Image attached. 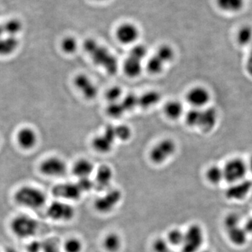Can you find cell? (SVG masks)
Listing matches in <instances>:
<instances>
[{
    "label": "cell",
    "instance_id": "6da1fadb",
    "mask_svg": "<svg viewBox=\"0 0 252 252\" xmlns=\"http://www.w3.org/2000/svg\"><path fill=\"white\" fill-rule=\"evenodd\" d=\"M84 49L90 56L94 64L100 66L110 74H114L118 69L117 60L105 47L100 45L94 39H86Z\"/></svg>",
    "mask_w": 252,
    "mask_h": 252
},
{
    "label": "cell",
    "instance_id": "7a4b0ae2",
    "mask_svg": "<svg viewBox=\"0 0 252 252\" xmlns=\"http://www.w3.org/2000/svg\"><path fill=\"white\" fill-rule=\"evenodd\" d=\"M218 121V114L216 109L207 108H193L185 115L186 124L191 127H198L203 132H209L215 128Z\"/></svg>",
    "mask_w": 252,
    "mask_h": 252
},
{
    "label": "cell",
    "instance_id": "3957f363",
    "mask_svg": "<svg viewBox=\"0 0 252 252\" xmlns=\"http://www.w3.org/2000/svg\"><path fill=\"white\" fill-rule=\"evenodd\" d=\"M14 200L18 205L26 208L39 210L45 205L46 195L36 187L23 186L15 192Z\"/></svg>",
    "mask_w": 252,
    "mask_h": 252
},
{
    "label": "cell",
    "instance_id": "277c9868",
    "mask_svg": "<svg viewBox=\"0 0 252 252\" xmlns=\"http://www.w3.org/2000/svg\"><path fill=\"white\" fill-rule=\"evenodd\" d=\"M205 242V232L201 225L193 223L184 231V239L181 245L182 252L201 251Z\"/></svg>",
    "mask_w": 252,
    "mask_h": 252
},
{
    "label": "cell",
    "instance_id": "5b68a950",
    "mask_svg": "<svg viewBox=\"0 0 252 252\" xmlns=\"http://www.w3.org/2000/svg\"><path fill=\"white\" fill-rule=\"evenodd\" d=\"M10 228L16 237L21 239L32 238L36 234L39 224L33 217L26 215H18L11 220Z\"/></svg>",
    "mask_w": 252,
    "mask_h": 252
},
{
    "label": "cell",
    "instance_id": "8992f818",
    "mask_svg": "<svg viewBox=\"0 0 252 252\" xmlns=\"http://www.w3.org/2000/svg\"><path fill=\"white\" fill-rule=\"evenodd\" d=\"M177 149L175 141L170 138L162 139L151 149L149 159L156 165H161L175 155Z\"/></svg>",
    "mask_w": 252,
    "mask_h": 252
},
{
    "label": "cell",
    "instance_id": "52a82bcc",
    "mask_svg": "<svg viewBox=\"0 0 252 252\" xmlns=\"http://www.w3.org/2000/svg\"><path fill=\"white\" fill-rule=\"evenodd\" d=\"M122 198V192L119 189H109L94 200V209L100 214L110 213L121 203Z\"/></svg>",
    "mask_w": 252,
    "mask_h": 252
},
{
    "label": "cell",
    "instance_id": "ba28073f",
    "mask_svg": "<svg viewBox=\"0 0 252 252\" xmlns=\"http://www.w3.org/2000/svg\"><path fill=\"white\" fill-rule=\"evenodd\" d=\"M223 171L224 180L228 183H236L245 180L248 171V164L240 158H234L225 163Z\"/></svg>",
    "mask_w": 252,
    "mask_h": 252
},
{
    "label": "cell",
    "instance_id": "9c48e42d",
    "mask_svg": "<svg viewBox=\"0 0 252 252\" xmlns=\"http://www.w3.org/2000/svg\"><path fill=\"white\" fill-rule=\"evenodd\" d=\"M75 209L71 204L61 200L53 202L46 210L50 220L56 221H69L75 216Z\"/></svg>",
    "mask_w": 252,
    "mask_h": 252
},
{
    "label": "cell",
    "instance_id": "30bf717a",
    "mask_svg": "<svg viewBox=\"0 0 252 252\" xmlns=\"http://www.w3.org/2000/svg\"><path fill=\"white\" fill-rule=\"evenodd\" d=\"M116 140L114 126H107L102 134L93 139L92 147L98 153L108 154L112 150Z\"/></svg>",
    "mask_w": 252,
    "mask_h": 252
},
{
    "label": "cell",
    "instance_id": "8fae6325",
    "mask_svg": "<svg viewBox=\"0 0 252 252\" xmlns=\"http://www.w3.org/2000/svg\"><path fill=\"white\" fill-rule=\"evenodd\" d=\"M39 170L42 175L46 177H62L67 172V165L61 158L49 157L41 162Z\"/></svg>",
    "mask_w": 252,
    "mask_h": 252
},
{
    "label": "cell",
    "instance_id": "7c38bea8",
    "mask_svg": "<svg viewBox=\"0 0 252 252\" xmlns=\"http://www.w3.org/2000/svg\"><path fill=\"white\" fill-rule=\"evenodd\" d=\"M74 85L76 89L87 100H93L97 97L98 89L92 79L85 74H78L74 78Z\"/></svg>",
    "mask_w": 252,
    "mask_h": 252
},
{
    "label": "cell",
    "instance_id": "4fadbf2b",
    "mask_svg": "<svg viewBox=\"0 0 252 252\" xmlns=\"http://www.w3.org/2000/svg\"><path fill=\"white\" fill-rule=\"evenodd\" d=\"M186 98L193 108L203 109L210 102L211 94L203 86H195L189 89Z\"/></svg>",
    "mask_w": 252,
    "mask_h": 252
},
{
    "label": "cell",
    "instance_id": "5bb4252c",
    "mask_svg": "<svg viewBox=\"0 0 252 252\" xmlns=\"http://www.w3.org/2000/svg\"><path fill=\"white\" fill-rule=\"evenodd\" d=\"M52 193L55 197L69 201H75L79 200L83 193L79 185L76 183H63L55 186L52 189Z\"/></svg>",
    "mask_w": 252,
    "mask_h": 252
},
{
    "label": "cell",
    "instance_id": "9a60e30c",
    "mask_svg": "<svg viewBox=\"0 0 252 252\" xmlns=\"http://www.w3.org/2000/svg\"><path fill=\"white\" fill-rule=\"evenodd\" d=\"M140 30L132 23H124L117 28L116 36L117 40L124 45L135 44L140 37Z\"/></svg>",
    "mask_w": 252,
    "mask_h": 252
},
{
    "label": "cell",
    "instance_id": "2e32d148",
    "mask_svg": "<svg viewBox=\"0 0 252 252\" xmlns=\"http://www.w3.org/2000/svg\"><path fill=\"white\" fill-rule=\"evenodd\" d=\"M95 177L94 180V189L99 192H104L112 188L114 171L110 166L102 165L94 172Z\"/></svg>",
    "mask_w": 252,
    "mask_h": 252
},
{
    "label": "cell",
    "instance_id": "e0dca14e",
    "mask_svg": "<svg viewBox=\"0 0 252 252\" xmlns=\"http://www.w3.org/2000/svg\"><path fill=\"white\" fill-rule=\"evenodd\" d=\"M252 189L251 181L243 180L232 184L225 191V196L229 200H240L248 196Z\"/></svg>",
    "mask_w": 252,
    "mask_h": 252
},
{
    "label": "cell",
    "instance_id": "ac0fdd59",
    "mask_svg": "<svg viewBox=\"0 0 252 252\" xmlns=\"http://www.w3.org/2000/svg\"><path fill=\"white\" fill-rule=\"evenodd\" d=\"M16 141L21 149L31 150L35 147L38 142L37 134L35 130L29 127H24L18 130Z\"/></svg>",
    "mask_w": 252,
    "mask_h": 252
},
{
    "label": "cell",
    "instance_id": "d6986e66",
    "mask_svg": "<svg viewBox=\"0 0 252 252\" xmlns=\"http://www.w3.org/2000/svg\"><path fill=\"white\" fill-rule=\"evenodd\" d=\"M73 175L77 177L78 180L90 178L91 175L95 172L94 163L89 159H78L72 166Z\"/></svg>",
    "mask_w": 252,
    "mask_h": 252
},
{
    "label": "cell",
    "instance_id": "ffe728a7",
    "mask_svg": "<svg viewBox=\"0 0 252 252\" xmlns=\"http://www.w3.org/2000/svg\"><path fill=\"white\" fill-rule=\"evenodd\" d=\"M185 109L182 102L177 99L167 101L163 107V112L167 119L176 121L180 119L184 114Z\"/></svg>",
    "mask_w": 252,
    "mask_h": 252
},
{
    "label": "cell",
    "instance_id": "44dd1931",
    "mask_svg": "<svg viewBox=\"0 0 252 252\" xmlns=\"http://www.w3.org/2000/svg\"><path fill=\"white\" fill-rule=\"evenodd\" d=\"M19 46V40L15 36H4L0 39V56H10L14 54Z\"/></svg>",
    "mask_w": 252,
    "mask_h": 252
},
{
    "label": "cell",
    "instance_id": "7402d4cb",
    "mask_svg": "<svg viewBox=\"0 0 252 252\" xmlns=\"http://www.w3.org/2000/svg\"><path fill=\"white\" fill-rule=\"evenodd\" d=\"M161 99V94L157 91H149L139 96V107L142 109L153 107Z\"/></svg>",
    "mask_w": 252,
    "mask_h": 252
},
{
    "label": "cell",
    "instance_id": "603a6c76",
    "mask_svg": "<svg viewBox=\"0 0 252 252\" xmlns=\"http://www.w3.org/2000/svg\"><path fill=\"white\" fill-rule=\"evenodd\" d=\"M122 238L118 233L114 232L107 233L104 236L102 245L107 252H118L122 247Z\"/></svg>",
    "mask_w": 252,
    "mask_h": 252
},
{
    "label": "cell",
    "instance_id": "cb8c5ba5",
    "mask_svg": "<svg viewBox=\"0 0 252 252\" xmlns=\"http://www.w3.org/2000/svg\"><path fill=\"white\" fill-rule=\"evenodd\" d=\"M142 62L129 56L124 63V72L130 78L139 77L142 72Z\"/></svg>",
    "mask_w": 252,
    "mask_h": 252
},
{
    "label": "cell",
    "instance_id": "d4e9b609",
    "mask_svg": "<svg viewBox=\"0 0 252 252\" xmlns=\"http://www.w3.org/2000/svg\"><path fill=\"white\" fill-rule=\"evenodd\" d=\"M227 232L230 241L236 246H243L248 241V233L244 227L240 225L233 229L227 230Z\"/></svg>",
    "mask_w": 252,
    "mask_h": 252
},
{
    "label": "cell",
    "instance_id": "484cf974",
    "mask_svg": "<svg viewBox=\"0 0 252 252\" xmlns=\"http://www.w3.org/2000/svg\"><path fill=\"white\" fill-rule=\"evenodd\" d=\"M218 7L226 12H238L243 9L245 0H216Z\"/></svg>",
    "mask_w": 252,
    "mask_h": 252
},
{
    "label": "cell",
    "instance_id": "4316f807",
    "mask_svg": "<svg viewBox=\"0 0 252 252\" xmlns=\"http://www.w3.org/2000/svg\"><path fill=\"white\" fill-rule=\"evenodd\" d=\"M155 55L165 65L172 63L175 57V50L168 44H162L159 46Z\"/></svg>",
    "mask_w": 252,
    "mask_h": 252
},
{
    "label": "cell",
    "instance_id": "83f0119b",
    "mask_svg": "<svg viewBox=\"0 0 252 252\" xmlns=\"http://www.w3.org/2000/svg\"><path fill=\"white\" fill-rule=\"evenodd\" d=\"M5 35L10 36H16L23 31V24L18 18H11L3 24Z\"/></svg>",
    "mask_w": 252,
    "mask_h": 252
},
{
    "label": "cell",
    "instance_id": "f1b7e54d",
    "mask_svg": "<svg viewBox=\"0 0 252 252\" xmlns=\"http://www.w3.org/2000/svg\"><path fill=\"white\" fill-rule=\"evenodd\" d=\"M207 180L212 185H217L224 180L223 168L217 165H212L205 172Z\"/></svg>",
    "mask_w": 252,
    "mask_h": 252
},
{
    "label": "cell",
    "instance_id": "f546056e",
    "mask_svg": "<svg viewBox=\"0 0 252 252\" xmlns=\"http://www.w3.org/2000/svg\"><path fill=\"white\" fill-rule=\"evenodd\" d=\"M165 67V64L155 54L149 58L146 64L147 70L153 75H157L163 72Z\"/></svg>",
    "mask_w": 252,
    "mask_h": 252
},
{
    "label": "cell",
    "instance_id": "4dcf8cb0",
    "mask_svg": "<svg viewBox=\"0 0 252 252\" xmlns=\"http://www.w3.org/2000/svg\"><path fill=\"white\" fill-rule=\"evenodd\" d=\"M61 47L64 54L72 55L77 52L79 48V43L74 36H66L61 41Z\"/></svg>",
    "mask_w": 252,
    "mask_h": 252
},
{
    "label": "cell",
    "instance_id": "1f68e13d",
    "mask_svg": "<svg viewBox=\"0 0 252 252\" xmlns=\"http://www.w3.org/2000/svg\"><path fill=\"white\" fill-rule=\"evenodd\" d=\"M237 41L240 45L246 46L252 42V28L244 26L239 29L237 33Z\"/></svg>",
    "mask_w": 252,
    "mask_h": 252
},
{
    "label": "cell",
    "instance_id": "d6a6232c",
    "mask_svg": "<svg viewBox=\"0 0 252 252\" xmlns=\"http://www.w3.org/2000/svg\"><path fill=\"white\" fill-rule=\"evenodd\" d=\"M171 247L180 248L184 239V231L180 228H172L169 230L167 238H165Z\"/></svg>",
    "mask_w": 252,
    "mask_h": 252
},
{
    "label": "cell",
    "instance_id": "836d02e7",
    "mask_svg": "<svg viewBox=\"0 0 252 252\" xmlns=\"http://www.w3.org/2000/svg\"><path fill=\"white\" fill-rule=\"evenodd\" d=\"M84 245L77 238H68L63 244V251L64 252H82Z\"/></svg>",
    "mask_w": 252,
    "mask_h": 252
},
{
    "label": "cell",
    "instance_id": "e575fe53",
    "mask_svg": "<svg viewBox=\"0 0 252 252\" xmlns=\"http://www.w3.org/2000/svg\"><path fill=\"white\" fill-rule=\"evenodd\" d=\"M126 113L133 110L139 107V96L135 94H128L120 101Z\"/></svg>",
    "mask_w": 252,
    "mask_h": 252
},
{
    "label": "cell",
    "instance_id": "d590c367",
    "mask_svg": "<svg viewBox=\"0 0 252 252\" xmlns=\"http://www.w3.org/2000/svg\"><path fill=\"white\" fill-rule=\"evenodd\" d=\"M116 137L117 140L125 142L128 141L132 135V130L128 126L121 124L119 126H114Z\"/></svg>",
    "mask_w": 252,
    "mask_h": 252
},
{
    "label": "cell",
    "instance_id": "8d00e7d4",
    "mask_svg": "<svg viewBox=\"0 0 252 252\" xmlns=\"http://www.w3.org/2000/svg\"><path fill=\"white\" fill-rule=\"evenodd\" d=\"M148 49L144 44H135L129 52V57L140 61L141 62L147 57Z\"/></svg>",
    "mask_w": 252,
    "mask_h": 252
},
{
    "label": "cell",
    "instance_id": "74e56055",
    "mask_svg": "<svg viewBox=\"0 0 252 252\" xmlns=\"http://www.w3.org/2000/svg\"><path fill=\"white\" fill-rule=\"evenodd\" d=\"M123 94H124V91H123L120 86H112L106 91V99L108 101L109 103L119 102V101L122 100Z\"/></svg>",
    "mask_w": 252,
    "mask_h": 252
},
{
    "label": "cell",
    "instance_id": "f35d334b",
    "mask_svg": "<svg viewBox=\"0 0 252 252\" xmlns=\"http://www.w3.org/2000/svg\"><path fill=\"white\" fill-rule=\"evenodd\" d=\"M106 112L112 118H120L126 114L125 110H124L122 104H121L120 101L109 103L107 107Z\"/></svg>",
    "mask_w": 252,
    "mask_h": 252
},
{
    "label": "cell",
    "instance_id": "ab89813d",
    "mask_svg": "<svg viewBox=\"0 0 252 252\" xmlns=\"http://www.w3.org/2000/svg\"><path fill=\"white\" fill-rule=\"evenodd\" d=\"M224 225L227 230L233 229L240 225V217L238 214H228L224 219Z\"/></svg>",
    "mask_w": 252,
    "mask_h": 252
},
{
    "label": "cell",
    "instance_id": "60d3db41",
    "mask_svg": "<svg viewBox=\"0 0 252 252\" xmlns=\"http://www.w3.org/2000/svg\"><path fill=\"white\" fill-rule=\"evenodd\" d=\"M171 248L172 247L165 238L156 239L152 243V250L154 252H165Z\"/></svg>",
    "mask_w": 252,
    "mask_h": 252
},
{
    "label": "cell",
    "instance_id": "b9f144b4",
    "mask_svg": "<svg viewBox=\"0 0 252 252\" xmlns=\"http://www.w3.org/2000/svg\"><path fill=\"white\" fill-rule=\"evenodd\" d=\"M77 183L83 193H87L94 189V180H91L90 178L80 179L78 180Z\"/></svg>",
    "mask_w": 252,
    "mask_h": 252
},
{
    "label": "cell",
    "instance_id": "7bdbcfd3",
    "mask_svg": "<svg viewBox=\"0 0 252 252\" xmlns=\"http://www.w3.org/2000/svg\"><path fill=\"white\" fill-rule=\"evenodd\" d=\"M42 251L44 252H63L60 250L57 244L51 241L43 245Z\"/></svg>",
    "mask_w": 252,
    "mask_h": 252
},
{
    "label": "cell",
    "instance_id": "ee69618b",
    "mask_svg": "<svg viewBox=\"0 0 252 252\" xmlns=\"http://www.w3.org/2000/svg\"><path fill=\"white\" fill-rule=\"evenodd\" d=\"M27 249L28 252H39L42 251L43 244L34 240L28 245Z\"/></svg>",
    "mask_w": 252,
    "mask_h": 252
},
{
    "label": "cell",
    "instance_id": "f6af8a7d",
    "mask_svg": "<svg viewBox=\"0 0 252 252\" xmlns=\"http://www.w3.org/2000/svg\"><path fill=\"white\" fill-rule=\"evenodd\" d=\"M246 69L249 74L252 77V54H250L246 63Z\"/></svg>",
    "mask_w": 252,
    "mask_h": 252
},
{
    "label": "cell",
    "instance_id": "bcb514c9",
    "mask_svg": "<svg viewBox=\"0 0 252 252\" xmlns=\"http://www.w3.org/2000/svg\"><path fill=\"white\" fill-rule=\"evenodd\" d=\"M243 227L248 232V234L249 233H252V217L248 219Z\"/></svg>",
    "mask_w": 252,
    "mask_h": 252
},
{
    "label": "cell",
    "instance_id": "7dc6e473",
    "mask_svg": "<svg viewBox=\"0 0 252 252\" xmlns=\"http://www.w3.org/2000/svg\"><path fill=\"white\" fill-rule=\"evenodd\" d=\"M247 164H248V168L249 171L251 172V173L252 174V155L251 156V157H250L248 162H247Z\"/></svg>",
    "mask_w": 252,
    "mask_h": 252
},
{
    "label": "cell",
    "instance_id": "c3c4849f",
    "mask_svg": "<svg viewBox=\"0 0 252 252\" xmlns=\"http://www.w3.org/2000/svg\"><path fill=\"white\" fill-rule=\"evenodd\" d=\"M5 36V32L3 24H0V39Z\"/></svg>",
    "mask_w": 252,
    "mask_h": 252
},
{
    "label": "cell",
    "instance_id": "681fc988",
    "mask_svg": "<svg viewBox=\"0 0 252 252\" xmlns=\"http://www.w3.org/2000/svg\"><path fill=\"white\" fill-rule=\"evenodd\" d=\"M175 252V251H174L173 250H172V249H170V250H167V252Z\"/></svg>",
    "mask_w": 252,
    "mask_h": 252
},
{
    "label": "cell",
    "instance_id": "f907efd6",
    "mask_svg": "<svg viewBox=\"0 0 252 252\" xmlns=\"http://www.w3.org/2000/svg\"><path fill=\"white\" fill-rule=\"evenodd\" d=\"M199 252H211L209 251V250H201V251H200Z\"/></svg>",
    "mask_w": 252,
    "mask_h": 252
},
{
    "label": "cell",
    "instance_id": "816d5d0a",
    "mask_svg": "<svg viewBox=\"0 0 252 252\" xmlns=\"http://www.w3.org/2000/svg\"><path fill=\"white\" fill-rule=\"evenodd\" d=\"M8 252H17L14 251V250H10V251H9Z\"/></svg>",
    "mask_w": 252,
    "mask_h": 252
},
{
    "label": "cell",
    "instance_id": "f5cc1de1",
    "mask_svg": "<svg viewBox=\"0 0 252 252\" xmlns=\"http://www.w3.org/2000/svg\"><path fill=\"white\" fill-rule=\"evenodd\" d=\"M96 1H104V0H96Z\"/></svg>",
    "mask_w": 252,
    "mask_h": 252
}]
</instances>
